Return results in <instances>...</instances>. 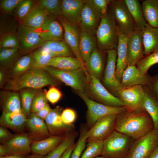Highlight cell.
I'll use <instances>...</instances> for the list:
<instances>
[{
  "instance_id": "cell-1",
  "label": "cell",
  "mask_w": 158,
  "mask_h": 158,
  "mask_svg": "<svg viewBox=\"0 0 158 158\" xmlns=\"http://www.w3.org/2000/svg\"><path fill=\"white\" fill-rule=\"evenodd\" d=\"M154 128L152 119L146 112L126 110L116 114L115 130L137 139Z\"/></svg>"
},
{
  "instance_id": "cell-2",
  "label": "cell",
  "mask_w": 158,
  "mask_h": 158,
  "mask_svg": "<svg viewBox=\"0 0 158 158\" xmlns=\"http://www.w3.org/2000/svg\"><path fill=\"white\" fill-rule=\"evenodd\" d=\"M55 84L53 77L44 69L33 68L9 81L5 88L14 91L25 88L37 89Z\"/></svg>"
},
{
  "instance_id": "cell-3",
  "label": "cell",
  "mask_w": 158,
  "mask_h": 158,
  "mask_svg": "<svg viewBox=\"0 0 158 158\" xmlns=\"http://www.w3.org/2000/svg\"><path fill=\"white\" fill-rule=\"evenodd\" d=\"M97 44L102 51L116 49L118 31L115 19L110 12L102 16L95 33Z\"/></svg>"
},
{
  "instance_id": "cell-4",
  "label": "cell",
  "mask_w": 158,
  "mask_h": 158,
  "mask_svg": "<svg viewBox=\"0 0 158 158\" xmlns=\"http://www.w3.org/2000/svg\"><path fill=\"white\" fill-rule=\"evenodd\" d=\"M135 140L114 130L103 141L101 156L106 158H124Z\"/></svg>"
},
{
  "instance_id": "cell-5",
  "label": "cell",
  "mask_w": 158,
  "mask_h": 158,
  "mask_svg": "<svg viewBox=\"0 0 158 158\" xmlns=\"http://www.w3.org/2000/svg\"><path fill=\"white\" fill-rule=\"evenodd\" d=\"M43 69L54 78L72 87L79 93L83 92L87 86L88 78L85 68L66 71L47 66Z\"/></svg>"
},
{
  "instance_id": "cell-6",
  "label": "cell",
  "mask_w": 158,
  "mask_h": 158,
  "mask_svg": "<svg viewBox=\"0 0 158 158\" xmlns=\"http://www.w3.org/2000/svg\"><path fill=\"white\" fill-rule=\"evenodd\" d=\"M114 93L115 96L124 103V107L127 110L146 112L144 107L145 93L143 86L138 85L128 87H121Z\"/></svg>"
},
{
  "instance_id": "cell-7",
  "label": "cell",
  "mask_w": 158,
  "mask_h": 158,
  "mask_svg": "<svg viewBox=\"0 0 158 158\" xmlns=\"http://www.w3.org/2000/svg\"><path fill=\"white\" fill-rule=\"evenodd\" d=\"M79 94L87 107L86 125L88 128H90L101 118L117 114L127 110L124 107H111L95 102L88 98L83 92L79 93Z\"/></svg>"
},
{
  "instance_id": "cell-8",
  "label": "cell",
  "mask_w": 158,
  "mask_h": 158,
  "mask_svg": "<svg viewBox=\"0 0 158 158\" xmlns=\"http://www.w3.org/2000/svg\"><path fill=\"white\" fill-rule=\"evenodd\" d=\"M109 5L119 32L128 36L135 30L134 23L124 0H112Z\"/></svg>"
},
{
  "instance_id": "cell-9",
  "label": "cell",
  "mask_w": 158,
  "mask_h": 158,
  "mask_svg": "<svg viewBox=\"0 0 158 158\" xmlns=\"http://www.w3.org/2000/svg\"><path fill=\"white\" fill-rule=\"evenodd\" d=\"M158 146V130L154 128L148 133L135 140L124 158H148Z\"/></svg>"
},
{
  "instance_id": "cell-10",
  "label": "cell",
  "mask_w": 158,
  "mask_h": 158,
  "mask_svg": "<svg viewBox=\"0 0 158 158\" xmlns=\"http://www.w3.org/2000/svg\"><path fill=\"white\" fill-rule=\"evenodd\" d=\"M102 16L94 6L91 0H85L79 25L81 31L95 35Z\"/></svg>"
},
{
  "instance_id": "cell-11",
  "label": "cell",
  "mask_w": 158,
  "mask_h": 158,
  "mask_svg": "<svg viewBox=\"0 0 158 158\" xmlns=\"http://www.w3.org/2000/svg\"><path fill=\"white\" fill-rule=\"evenodd\" d=\"M127 46L128 66L135 65L144 55L142 31L136 29L127 36Z\"/></svg>"
},
{
  "instance_id": "cell-12",
  "label": "cell",
  "mask_w": 158,
  "mask_h": 158,
  "mask_svg": "<svg viewBox=\"0 0 158 158\" xmlns=\"http://www.w3.org/2000/svg\"><path fill=\"white\" fill-rule=\"evenodd\" d=\"M116 114L107 116L99 119L87 131L85 137L95 138L103 141L115 130Z\"/></svg>"
},
{
  "instance_id": "cell-13",
  "label": "cell",
  "mask_w": 158,
  "mask_h": 158,
  "mask_svg": "<svg viewBox=\"0 0 158 158\" xmlns=\"http://www.w3.org/2000/svg\"><path fill=\"white\" fill-rule=\"evenodd\" d=\"M90 90L95 99L100 103L113 107H124V103L110 93L104 86L99 80L90 76Z\"/></svg>"
},
{
  "instance_id": "cell-14",
  "label": "cell",
  "mask_w": 158,
  "mask_h": 158,
  "mask_svg": "<svg viewBox=\"0 0 158 158\" xmlns=\"http://www.w3.org/2000/svg\"><path fill=\"white\" fill-rule=\"evenodd\" d=\"M62 111L60 107H56L51 109L45 120L49 132L52 135H66L74 130V124L68 125L63 122Z\"/></svg>"
},
{
  "instance_id": "cell-15",
  "label": "cell",
  "mask_w": 158,
  "mask_h": 158,
  "mask_svg": "<svg viewBox=\"0 0 158 158\" xmlns=\"http://www.w3.org/2000/svg\"><path fill=\"white\" fill-rule=\"evenodd\" d=\"M59 18L64 31V41L69 47L76 58L84 62L79 51V43L81 32L79 26L68 22L62 17Z\"/></svg>"
},
{
  "instance_id": "cell-16",
  "label": "cell",
  "mask_w": 158,
  "mask_h": 158,
  "mask_svg": "<svg viewBox=\"0 0 158 158\" xmlns=\"http://www.w3.org/2000/svg\"><path fill=\"white\" fill-rule=\"evenodd\" d=\"M45 41H61L63 36V28L54 16L49 14L42 26L35 29Z\"/></svg>"
},
{
  "instance_id": "cell-17",
  "label": "cell",
  "mask_w": 158,
  "mask_h": 158,
  "mask_svg": "<svg viewBox=\"0 0 158 158\" xmlns=\"http://www.w3.org/2000/svg\"><path fill=\"white\" fill-rule=\"evenodd\" d=\"M107 63L104 71L103 82L114 93L121 87V82L116 75L117 51L116 49L107 52Z\"/></svg>"
},
{
  "instance_id": "cell-18",
  "label": "cell",
  "mask_w": 158,
  "mask_h": 158,
  "mask_svg": "<svg viewBox=\"0 0 158 158\" xmlns=\"http://www.w3.org/2000/svg\"><path fill=\"white\" fill-rule=\"evenodd\" d=\"M31 140L29 136L25 133L13 135L3 145L8 155H26L31 151Z\"/></svg>"
},
{
  "instance_id": "cell-19",
  "label": "cell",
  "mask_w": 158,
  "mask_h": 158,
  "mask_svg": "<svg viewBox=\"0 0 158 158\" xmlns=\"http://www.w3.org/2000/svg\"><path fill=\"white\" fill-rule=\"evenodd\" d=\"M18 32L21 46L24 51H30L42 46L45 41L36 30L23 25L20 26Z\"/></svg>"
},
{
  "instance_id": "cell-20",
  "label": "cell",
  "mask_w": 158,
  "mask_h": 158,
  "mask_svg": "<svg viewBox=\"0 0 158 158\" xmlns=\"http://www.w3.org/2000/svg\"><path fill=\"white\" fill-rule=\"evenodd\" d=\"M85 0H63L61 3L62 16L68 22L79 25L82 10Z\"/></svg>"
},
{
  "instance_id": "cell-21",
  "label": "cell",
  "mask_w": 158,
  "mask_h": 158,
  "mask_svg": "<svg viewBox=\"0 0 158 158\" xmlns=\"http://www.w3.org/2000/svg\"><path fill=\"white\" fill-rule=\"evenodd\" d=\"M28 118L22 110L11 112H2L0 118L1 126L17 132H20L26 125Z\"/></svg>"
},
{
  "instance_id": "cell-22",
  "label": "cell",
  "mask_w": 158,
  "mask_h": 158,
  "mask_svg": "<svg viewBox=\"0 0 158 158\" xmlns=\"http://www.w3.org/2000/svg\"><path fill=\"white\" fill-rule=\"evenodd\" d=\"M66 135H52L42 140L33 141L31 145V151L34 154L47 155L61 142Z\"/></svg>"
},
{
  "instance_id": "cell-23",
  "label": "cell",
  "mask_w": 158,
  "mask_h": 158,
  "mask_svg": "<svg viewBox=\"0 0 158 158\" xmlns=\"http://www.w3.org/2000/svg\"><path fill=\"white\" fill-rule=\"evenodd\" d=\"M150 75H142L135 65L128 66L124 71L121 81V87L146 85Z\"/></svg>"
},
{
  "instance_id": "cell-24",
  "label": "cell",
  "mask_w": 158,
  "mask_h": 158,
  "mask_svg": "<svg viewBox=\"0 0 158 158\" xmlns=\"http://www.w3.org/2000/svg\"><path fill=\"white\" fill-rule=\"evenodd\" d=\"M118 43L116 49L117 57L116 75L117 79L121 82L123 74L128 66L127 46V36L118 31Z\"/></svg>"
},
{
  "instance_id": "cell-25",
  "label": "cell",
  "mask_w": 158,
  "mask_h": 158,
  "mask_svg": "<svg viewBox=\"0 0 158 158\" xmlns=\"http://www.w3.org/2000/svg\"><path fill=\"white\" fill-rule=\"evenodd\" d=\"M49 14L38 4L32 7L23 20V25L28 28L36 29L43 24L47 16Z\"/></svg>"
},
{
  "instance_id": "cell-26",
  "label": "cell",
  "mask_w": 158,
  "mask_h": 158,
  "mask_svg": "<svg viewBox=\"0 0 158 158\" xmlns=\"http://www.w3.org/2000/svg\"><path fill=\"white\" fill-rule=\"evenodd\" d=\"M84 63L76 58L71 56H59L52 57L47 66L59 69L69 71L85 68Z\"/></svg>"
},
{
  "instance_id": "cell-27",
  "label": "cell",
  "mask_w": 158,
  "mask_h": 158,
  "mask_svg": "<svg viewBox=\"0 0 158 158\" xmlns=\"http://www.w3.org/2000/svg\"><path fill=\"white\" fill-rule=\"evenodd\" d=\"M142 31L144 55L158 51V27H152L147 23Z\"/></svg>"
},
{
  "instance_id": "cell-28",
  "label": "cell",
  "mask_w": 158,
  "mask_h": 158,
  "mask_svg": "<svg viewBox=\"0 0 158 158\" xmlns=\"http://www.w3.org/2000/svg\"><path fill=\"white\" fill-rule=\"evenodd\" d=\"M104 58L103 54L97 48H95L92 52L85 65L90 76L99 80L104 68Z\"/></svg>"
},
{
  "instance_id": "cell-29",
  "label": "cell",
  "mask_w": 158,
  "mask_h": 158,
  "mask_svg": "<svg viewBox=\"0 0 158 158\" xmlns=\"http://www.w3.org/2000/svg\"><path fill=\"white\" fill-rule=\"evenodd\" d=\"M96 44V38L95 34L81 31L79 48L81 57L84 63L88 60L95 48Z\"/></svg>"
},
{
  "instance_id": "cell-30",
  "label": "cell",
  "mask_w": 158,
  "mask_h": 158,
  "mask_svg": "<svg viewBox=\"0 0 158 158\" xmlns=\"http://www.w3.org/2000/svg\"><path fill=\"white\" fill-rule=\"evenodd\" d=\"M26 126L32 137L49 136L50 133L45 123L35 114L30 113L28 118Z\"/></svg>"
},
{
  "instance_id": "cell-31",
  "label": "cell",
  "mask_w": 158,
  "mask_h": 158,
  "mask_svg": "<svg viewBox=\"0 0 158 158\" xmlns=\"http://www.w3.org/2000/svg\"><path fill=\"white\" fill-rule=\"evenodd\" d=\"M141 6L147 23L152 27H158V0L143 1Z\"/></svg>"
},
{
  "instance_id": "cell-32",
  "label": "cell",
  "mask_w": 158,
  "mask_h": 158,
  "mask_svg": "<svg viewBox=\"0 0 158 158\" xmlns=\"http://www.w3.org/2000/svg\"><path fill=\"white\" fill-rule=\"evenodd\" d=\"M134 23L136 29L142 30L147 23L144 18L141 4L138 0H124Z\"/></svg>"
},
{
  "instance_id": "cell-33",
  "label": "cell",
  "mask_w": 158,
  "mask_h": 158,
  "mask_svg": "<svg viewBox=\"0 0 158 158\" xmlns=\"http://www.w3.org/2000/svg\"><path fill=\"white\" fill-rule=\"evenodd\" d=\"M143 87L145 93V110L152 119L154 128L158 130V100L151 93L146 85Z\"/></svg>"
},
{
  "instance_id": "cell-34",
  "label": "cell",
  "mask_w": 158,
  "mask_h": 158,
  "mask_svg": "<svg viewBox=\"0 0 158 158\" xmlns=\"http://www.w3.org/2000/svg\"><path fill=\"white\" fill-rule=\"evenodd\" d=\"M47 49L53 57L59 56H71L73 53L71 49L63 40L45 41L41 46Z\"/></svg>"
},
{
  "instance_id": "cell-35",
  "label": "cell",
  "mask_w": 158,
  "mask_h": 158,
  "mask_svg": "<svg viewBox=\"0 0 158 158\" xmlns=\"http://www.w3.org/2000/svg\"><path fill=\"white\" fill-rule=\"evenodd\" d=\"M86 143V147L80 158H95L101 155L103 141L90 137L87 138Z\"/></svg>"
},
{
  "instance_id": "cell-36",
  "label": "cell",
  "mask_w": 158,
  "mask_h": 158,
  "mask_svg": "<svg viewBox=\"0 0 158 158\" xmlns=\"http://www.w3.org/2000/svg\"><path fill=\"white\" fill-rule=\"evenodd\" d=\"M77 133L76 131L74 130L66 135L61 142L47 154L46 158H60L65 151L74 143Z\"/></svg>"
},
{
  "instance_id": "cell-37",
  "label": "cell",
  "mask_w": 158,
  "mask_h": 158,
  "mask_svg": "<svg viewBox=\"0 0 158 158\" xmlns=\"http://www.w3.org/2000/svg\"><path fill=\"white\" fill-rule=\"evenodd\" d=\"M32 54L34 60L32 68L43 69L47 66L53 57L49 51L43 47L37 49Z\"/></svg>"
},
{
  "instance_id": "cell-38",
  "label": "cell",
  "mask_w": 158,
  "mask_h": 158,
  "mask_svg": "<svg viewBox=\"0 0 158 158\" xmlns=\"http://www.w3.org/2000/svg\"><path fill=\"white\" fill-rule=\"evenodd\" d=\"M3 112H11L22 110L21 102L18 93L11 92L5 98L3 104Z\"/></svg>"
},
{
  "instance_id": "cell-39",
  "label": "cell",
  "mask_w": 158,
  "mask_h": 158,
  "mask_svg": "<svg viewBox=\"0 0 158 158\" xmlns=\"http://www.w3.org/2000/svg\"><path fill=\"white\" fill-rule=\"evenodd\" d=\"M37 90L32 88H25L21 92L22 109L28 118L30 113L32 103L37 93Z\"/></svg>"
},
{
  "instance_id": "cell-40",
  "label": "cell",
  "mask_w": 158,
  "mask_h": 158,
  "mask_svg": "<svg viewBox=\"0 0 158 158\" xmlns=\"http://www.w3.org/2000/svg\"><path fill=\"white\" fill-rule=\"evenodd\" d=\"M34 60L32 54L23 56L16 62L12 71L13 75L22 74L32 68Z\"/></svg>"
},
{
  "instance_id": "cell-41",
  "label": "cell",
  "mask_w": 158,
  "mask_h": 158,
  "mask_svg": "<svg viewBox=\"0 0 158 158\" xmlns=\"http://www.w3.org/2000/svg\"><path fill=\"white\" fill-rule=\"evenodd\" d=\"M86 124H81L80 129V136L75 144L70 158H80L86 146L87 138H86V133L88 130Z\"/></svg>"
},
{
  "instance_id": "cell-42",
  "label": "cell",
  "mask_w": 158,
  "mask_h": 158,
  "mask_svg": "<svg viewBox=\"0 0 158 158\" xmlns=\"http://www.w3.org/2000/svg\"><path fill=\"white\" fill-rule=\"evenodd\" d=\"M158 63V51L152 53L143 58L137 64V67L143 75H147L149 68Z\"/></svg>"
},
{
  "instance_id": "cell-43",
  "label": "cell",
  "mask_w": 158,
  "mask_h": 158,
  "mask_svg": "<svg viewBox=\"0 0 158 158\" xmlns=\"http://www.w3.org/2000/svg\"><path fill=\"white\" fill-rule=\"evenodd\" d=\"M61 1L59 0H41L39 1L38 4L45 9L49 14L59 18L62 16Z\"/></svg>"
},
{
  "instance_id": "cell-44",
  "label": "cell",
  "mask_w": 158,
  "mask_h": 158,
  "mask_svg": "<svg viewBox=\"0 0 158 158\" xmlns=\"http://www.w3.org/2000/svg\"><path fill=\"white\" fill-rule=\"evenodd\" d=\"M18 48H0V62L4 67L8 66L16 59L18 56Z\"/></svg>"
},
{
  "instance_id": "cell-45",
  "label": "cell",
  "mask_w": 158,
  "mask_h": 158,
  "mask_svg": "<svg viewBox=\"0 0 158 158\" xmlns=\"http://www.w3.org/2000/svg\"><path fill=\"white\" fill-rule=\"evenodd\" d=\"M47 104V100L45 94L41 92H37L32 103L31 110V113H37Z\"/></svg>"
},
{
  "instance_id": "cell-46",
  "label": "cell",
  "mask_w": 158,
  "mask_h": 158,
  "mask_svg": "<svg viewBox=\"0 0 158 158\" xmlns=\"http://www.w3.org/2000/svg\"><path fill=\"white\" fill-rule=\"evenodd\" d=\"M33 1L32 0H23L17 7L16 15L20 19H23L33 6Z\"/></svg>"
},
{
  "instance_id": "cell-47",
  "label": "cell",
  "mask_w": 158,
  "mask_h": 158,
  "mask_svg": "<svg viewBox=\"0 0 158 158\" xmlns=\"http://www.w3.org/2000/svg\"><path fill=\"white\" fill-rule=\"evenodd\" d=\"M19 42L16 37L13 35H8L4 37L0 42V48H18Z\"/></svg>"
},
{
  "instance_id": "cell-48",
  "label": "cell",
  "mask_w": 158,
  "mask_h": 158,
  "mask_svg": "<svg viewBox=\"0 0 158 158\" xmlns=\"http://www.w3.org/2000/svg\"><path fill=\"white\" fill-rule=\"evenodd\" d=\"M45 94L47 100L52 104L58 102L62 96L61 91L54 85L49 87Z\"/></svg>"
},
{
  "instance_id": "cell-49",
  "label": "cell",
  "mask_w": 158,
  "mask_h": 158,
  "mask_svg": "<svg viewBox=\"0 0 158 158\" xmlns=\"http://www.w3.org/2000/svg\"><path fill=\"white\" fill-rule=\"evenodd\" d=\"M61 116L63 122L68 125L74 124L76 118L77 114L73 109L67 108L62 111Z\"/></svg>"
},
{
  "instance_id": "cell-50",
  "label": "cell",
  "mask_w": 158,
  "mask_h": 158,
  "mask_svg": "<svg viewBox=\"0 0 158 158\" xmlns=\"http://www.w3.org/2000/svg\"><path fill=\"white\" fill-rule=\"evenodd\" d=\"M146 86L151 93L158 100V73L150 76Z\"/></svg>"
},
{
  "instance_id": "cell-51",
  "label": "cell",
  "mask_w": 158,
  "mask_h": 158,
  "mask_svg": "<svg viewBox=\"0 0 158 158\" xmlns=\"http://www.w3.org/2000/svg\"><path fill=\"white\" fill-rule=\"evenodd\" d=\"M94 6L102 16L108 13V7L111 0H91Z\"/></svg>"
},
{
  "instance_id": "cell-52",
  "label": "cell",
  "mask_w": 158,
  "mask_h": 158,
  "mask_svg": "<svg viewBox=\"0 0 158 158\" xmlns=\"http://www.w3.org/2000/svg\"><path fill=\"white\" fill-rule=\"evenodd\" d=\"M23 0H3L1 2V7L5 11L9 12L17 7Z\"/></svg>"
},
{
  "instance_id": "cell-53",
  "label": "cell",
  "mask_w": 158,
  "mask_h": 158,
  "mask_svg": "<svg viewBox=\"0 0 158 158\" xmlns=\"http://www.w3.org/2000/svg\"><path fill=\"white\" fill-rule=\"evenodd\" d=\"M13 136L6 128L1 126L0 127V141L4 143L11 139Z\"/></svg>"
},
{
  "instance_id": "cell-54",
  "label": "cell",
  "mask_w": 158,
  "mask_h": 158,
  "mask_svg": "<svg viewBox=\"0 0 158 158\" xmlns=\"http://www.w3.org/2000/svg\"><path fill=\"white\" fill-rule=\"evenodd\" d=\"M51 109L49 104H47L42 109L35 114L38 117L45 120Z\"/></svg>"
},
{
  "instance_id": "cell-55",
  "label": "cell",
  "mask_w": 158,
  "mask_h": 158,
  "mask_svg": "<svg viewBox=\"0 0 158 158\" xmlns=\"http://www.w3.org/2000/svg\"><path fill=\"white\" fill-rule=\"evenodd\" d=\"M75 144L74 143L69 147L63 152L60 158H70L72 153L74 149Z\"/></svg>"
},
{
  "instance_id": "cell-56",
  "label": "cell",
  "mask_w": 158,
  "mask_h": 158,
  "mask_svg": "<svg viewBox=\"0 0 158 158\" xmlns=\"http://www.w3.org/2000/svg\"><path fill=\"white\" fill-rule=\"evenodd\" d=\"M26 155L10 154L0 157V158H26Z\"/></svg>"
},
{
  "instance_id": "cell-57",
  "label": "cell",
  "mask_w": 158,
  "mask_h": 158,
  "mask_svg": "<svg viewBox=\"0 0 158 158\" xmlns=\"http://www.w3.org/2000/svg\"><path fill=\"white\" fill-rule=\"evenodd\" d=\"M8 155L7 152L3 144L0 145V157Z\"/></svg>"
},
{
  "instance_id": "cell-58",
  "label": "cell",
  "mask_w": 158,
  "mask_h": 158,
  "mask_svg": "<svg viewBox=\"0 0 158 158\" xmlns=\"http://www.w3.org/2000/svg\"><path fill=\"white\" fill-rule=\"evenodd\" d=\"M148 158H158V146L152 152Z\"/></svg>"
},
{
  "instance_id": "cell-59",
  "label": "cell",
  "mask_w": 158,
  "mask_h": 158,
  "mask_svg": "<svg viewBox=\"0 0 158 158\" xmlns=\"http://www.w3.org/2000/svg\"><path fill=\"white\" fill-rule=\"evenodd\" d=\"M46 156H42L33 154L31 155L27 158H46Z\"/></svg>"
},
{
  "instance_id": "cell-60",
  "label": "cell",
  "mask_w": 158,
  "mask_h": 158,
  "mask_svg": "<svg viewBox=\"0 0 158 158\" xmlns=\"http://www.w3.org/2000/svg\"><path fill=\"white\" fill-rule=\"evenodd\" d=\"M4 78V73L2 71L0 72V83L1 84Z\"/></svg>"
},
{
  "instance_id": "cell-61",
  "label": "cell",
  "mask_w": 158,
  "mask_h": 158,
  "mask_svg": "<svg viewBox=\"0 0 158 158\" xmlns=\"http://www.w3.org/2000/svg\"><path fill=\"white\" fill-rule=\"evenodd\" d=\"M95 158H106L101 155L100 156H98Z\"/></svg>"
}]
</instances>
